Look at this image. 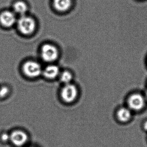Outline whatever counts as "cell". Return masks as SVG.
Wrapping results in <instances>:
<instances>
[{"label":"cell","instance_id":"cell-1","mask_svg":"<svg viewBox=\"0 0 147 147\" xmlns=\"http://www.w3.org/2000/svg\"><path fill=\"white\" fill-rule=\"evenodd\" d=\"M146 102L144 95L139 93L132 94L127 99L128 107L132 111H140L143 109Z\"/></svg>","mask_w":147,"mask_h":147},{"label":"cell","instance_id":"cell-2","mask_svg":"<svg viewBox=\"0 0 147 147\" xmlns=\"http://www.w3.org/2000/svg\"><path fill=\"white\" fill-rule=\"evenodd\" d=\"M18 28L22 34H31L35 30V22L32 18L23 16L18 20Z\"/></svg>","mask_w":147,"mask_h":147},{"label":"cell","instance_id":"cell-3","mask_svg":"<svg viewBox=\"0 0 147 147\" xmlns=\"http://www.w3.org/2000/svg\"><path fill=\"white\" fill-rule=\"evenodd\" d=\"M77 96V88L74 84H67L62 89L61 96L63 99L66 102H72L75 100Z\"/></svg>","mask_w":147,"mask_h":147},{"label":"cell","instance_id":"cell-4","mask_svg":"<svg viewBox=\"0 0 147 147\" xmlns=\"http://www.w3.org/2000/svg\"><path fill=\"white\" fill-rule=\"evenodd\" d=\"M59 56L58 50L56 47L50 44H45L42 49V59L46 62H52L56 60Z\"/></svg>","mask_w":147,"mask_h":147},{"label":"cell","instance_id":"cell-5","mask_svg":"<svg viewBox=\"0 0 147 147\" xmlns=\"http://www.w3.org/2000/svg\"><path fill=\"white\" fill-rule=\"evenodd\" d=\"M23 71L30 78H36L41 74L42 68L36 62L28 61L23 65Z\"/></svg>","mask_w":147,"mask_h":147},{"label":"cell","instance_id":"cell-6","mask_svg":"<svg viewBox=\"0 0 147 147\" xmlns=\"http://www.w3.org/2000/svg\"><path fill=\"white\" fill-rule=\"evenodd\" d=\"M10 140L14 145L17 147H21L27 143L28 136L24 131L16 130L10 135Z\"/></svg>","mask_w":147,"mask_h":147},{"label":"cell","instance_id":"cell-7","mask_svg":"<svg viewBox=\"0 0 147 147\" xmlns=\"http://www.w3.org/2000/svg\"><path fill=\"white\" fill-rule=\"evenodd\" d=\"M15 21V16L12 12L6 11L0 14V22L5 27H11L14 25Z\"/></svg>","mask_w":147,"mask_h":147},{"label":"cell","instance_id":"cell-8","mask_svg":"<svg viewBox=\"0 0 147 147\" xmlns=\"http://www.w3.org/2000/svg\"><path fill=\"white\" fill-rule=\"evenodd\" d=\"M116 117L118 121L122 123H126L131 119L132 111L128 107H121L117 111Z\"/></svg>","mask_w":147,"mask_h":147},{"label":"cell","instance_id":"cell-9","mask_svg":"<svg viewBox=\"0 0 147 147\" xmlns=\"http://www.w3.org/2000/svg\"><path fill=\"white\" fill-rule=\"evenodd\" d=\"M72 0H54V6L56 10L65 12L71 7Z\"/></svg>","mask_w":147,"mask_h":147},{"label":"cell","instance_id":"cell-10","mask_svg":"<svg viewBox=\"0 0 147 147\" xmlns=\"http://www.w3.org/2000/svg\"><path fill=\"white\" fill-rule=\"evenodd\" d=\"M59 74V69L56 65H49L44 69V74L48 79H53L56 78Z\"/></svg>","mask_w":147,"mask_h":147},{"label":"cell","instance_id":"cell-11","mask_svg":"<svg viewBox=\"0 0 147 147\" xmlns=\"http://www.w3.org/2000/svg\"><path fill=\"white\" fill-rule=\"evenodd\" d=\"M13 9L14 11L17 14L24 15L27 10V6L24 2L18 1L14 4Z\"/></svg>","mask_w":147,"mask_h":147},{"label":"cell","instance_id":"cell-12","mask_svg":"<svg viewBox=\"0 0 147 147\" xmlns=\"http://www.w3.org/2000/svg\"><path fill=\"white\" fill-rule=\"evenodd\" d=\"M72 79H73V76L72 74L68 71L63 72L61 76V81L66 84H70V82L72 81Z\"/></svg>","mask_w":147,"mask_h":147},{"label":"cell","instance_id":"cell-13","mask_svg":"<svg viewBox=\"0 0 147 147\" xmlns=\"http://www.w3.org/2000/svg\"><path fill=\"white\" fill-rule=\"evenodd\" d=\"M9 89L6 86H3L0 88V97L3 98L8 94Z\"/></svg>","mask_w":147,"mask_h":147},{"label":"cell","instance_id":"cell-14","mask_svg":"<svg viewBox=\"0 0 147 147\" xmlns=\"http://www.w3.org/2000/svg\"><path fill=\"white\" fill-rule=\"evenodd\" d=\"M1 140L2 141L6 142L10 140V136L8 134L4 133L2 134L1 136Z\"/></svg>","mask_w":147,"mask_h":147},{"label":"cell","instance_id":"cell-15","mask_svg":"<svg viewBox=\"0 0 147 147\" xmlns=\"http://www.w3.org/2000/svg\"><path fill=\"white\" fill-rule=\"evenodd\" d=\"M143 128L144 131L147 132V120L144 123L143 125Z\"/></svg>","mask_w":147,"mask_h":147},{"label":"cell","instance_id":"cell-16","mask_svg":"<svg viewBox=\"0 0 147 147\" xmlns=\"http://www.w3.org/2000/svg\"><path fill=\"white\" fill-rule=\"evenodd\" d=\"M144 98H145L146 101V102H147V90L145 92V94H144Z\"/></svg>","mask_w":147,"mask_h":147}]
</instances>
